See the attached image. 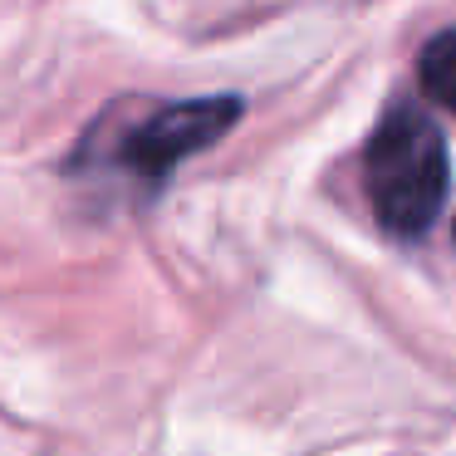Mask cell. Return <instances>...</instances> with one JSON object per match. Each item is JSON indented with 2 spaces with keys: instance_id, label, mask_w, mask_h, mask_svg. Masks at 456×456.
I'll list each match as a JSON object with an SVG mask.
<instances>
[{
  "instance_id": "cell-2",
  "label": "cell",
  "mask_w": 456,
  "mask_h": 456,
  "mask_svg": "<svg viewBox=\"0 0 456 456\" xmlns=\"http://www.w3.org/2000/svg\"><path fill=\"white\" fill-rule=\"evenodd\" d=\"M240 123V99L216 94V99H187V103H167L158 109L148 123L128 133L123 142V162L142 177H162L177 162H187L191 152L221 142L231 128Z\"/></svg>"
},
{
  "instance_id": "cell-1",
  "label": "cell",
  "mask_w": 456,
  "mask_h": 456,
  "mask_svg": "<svg viewBox=\"0 0 456 456\" xmlns=\"http://www.w3.org/2000/svg\"><path fill=\"white\" fill-rule=\"evenodd\" d=\"M446 138L417 103H393L373 128L363 152V187L383 231L393 236H422L436 221L446 197Z\"/></svg>"
},
{
  "instance_id": "cell-3",
  "label": "cell",
  "mask_w": 456,
  "mask_h": 456,
  "mask_svg": "<svg viewBox=\"0 0 456 456\" xmlns=\"http://www.w3.org/2000/svg\"><path fill=\"white\" fill-rule=\"evenodd\" d=\"M417 79H422L427 99L456 113V30H442L417 60Z\"/></svg>"
}]
</instances>
